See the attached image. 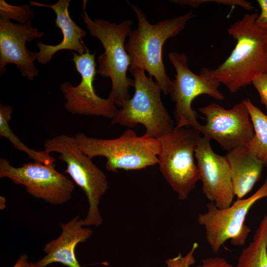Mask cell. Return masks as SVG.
I'll return each instance as SVG.
<instances>
[{
	"label": "cell",
	"mask_w": 267,
	"mask_h": 267,
	"mask_svg": "<svg viewBox=\"0 0 267 267\" xmlns=\"http://www.w3.org/2000/svg\"><path fill=\"white\" fill-rule=\"evenodd\" d=\"M267 197V178L252 195L237 199L227 208L220 209L212 202L207 204V211L198 215L197 222L204 228L206 239L214 254L228 240L234 246L245 244L251 232L245 223L246 216L257 202Z\"/></svg>",
	"instance_id": "obj_8"
},
{
	"label": "cell",
	"mask_w": 267,
	"mask_h": 267,
	"mask_svg": "<svg viewBox=\"0 0 267 267\" xmlns=\"http://www.w3.org/2000/svg\"><path fill=\"white\" fill-rule=\"evenodd\" d=\"M29 6L27 4L13 6L3 0H0V15L17 20L19 23H26L31 21L34 17V13Z\"/></svg>",
	"instance_id": "obj_21"
},
{
	"label": "cell",
	"mask_w": 267,
	"mask_h": 267,
	"mask_svg": "<svg viewBox=\"0 0 267 267\" xmlns=\"http://www.w3.org/2000/svg\"><path fill=\"white\" fill-rule=\"evenodd\" d=\"M198 246L197 242H194L185 256L179 253L176 257L167 259L165 262L167 267H190L195 263L194 255Z\"/></svg>",
	"instance_id": "obj_22"
},
{
	"label": "cell",
	"mask_w": 267,
	"mask_h": 267,
	"mask_svg": "<svg viewBox=\"0 0 267 267\" xmlns=\"http://www.w3.org/2000/svg\"><path fill=\"white\" fill-rule=\"evenodd\" d=\"M95 54V52L91 53L87 47L82 54L73 52L72 61L81 80L77 86L67 81L61 85L60 89L65 99L64 108L73 114L112 119L118 110L117 106L108 98L97 95L94 88L96 74Z\"/></svg>",
	"instance_id": "obj_11"
},
{
	"label": "cell",
	"mask_w": 267,
	"mask_h": 267,
	"mask_svg": "<svg viewBox=\"0 0 267 267\" xmlns=\"http://www.w3.org/2000/svg\"><path fill=\"white\" fill-rule=\"evenodd\" d=\"M198 110L206 121L201 133L216 140L227 152L248 146L254 136L253 125L243 100L230 109L213 103Z\"/></svg>",
	"instance_id": "obj_12"
},
{
	"label": "cell",
	"mask_w": 267,
	"mask_h": 267,
	"mask_svg": "<svg viewBox=\"0 0 267 267\" xmlns=\"http://www.w3.org/2000/svg\"><path fill=\"white\" fill-rule=\"evenodd\" d=\"M252 121L254 135L248 145L250 150L267 167V112H263L249 99L243 100Z\"/></svg>",
	"instance_id": "obj_19"
},
{
	"label": "cell",
	"mask_w": 267,
	"mask_h": 267,
	"mask_svg": "<svg viewBox=\"0 0 267 267\" xmlns=\"http://www.w3.org/2000/svg\"><path fill=\"white\" fill-rule=\"evenodd\" d=\"M28 262L27 255L23 254L19 258L13 267H24Z\"/></svg>",
	"instance_id": "obj_26"
},
{
	"label": "cell",
	"mask_w": 267,
	"mask_h": 267,
	"mask_svg": "<svg viewBox=\"0 0 267 267\" xmlns=\"http://www.w3.org/2000/svg\"><path fill=\"white\" fill-rule=\"evenodd\" d=\"M258 15L256 12L246 13L229 26L228 34L236 44L226 59L211 70L212 77L231 92L267 73V32L256 25Z\"/></svg>",
	"instance_id": "obj_1"
},
{
	"label": "cell",
	"mask_w": 267,
	"mask_h": 267,
	"mask_svg": "<svg viewBox=\"0 0 267 267\" xmlns=\"http://www.w3.org/2000/svg\"><path fill=\"white\" fill-rule=\"evenodd\" d=\"M225 156L230 169L234 195L237 199H242L260 180L264 164L248 146L228 151Z\"/></svg>",
	"instance_id": "obj_17"
},
{
	"label": "cell",
	"mask_w": 267,
	"mask_h": 267,
	"mask_svg": "<svg viewBox=\"0 0 267 267\" xmlns=\"http://www.w3.org/2000/svg\"><path fill=\"white\" fill-rule=\"evenodd\" d=\"M168 57L176 72L169 92L175 103L176 127L189 126L201 132L202 125L197 121V114L191 107L192 102L202 94L223 100L224 96L219 89L220 84L212 77L211 70L207 68H202L199 75L193 73L188 67L185 54L172 51L168 53Z\"/></svg>",
	"instance_id": "obj_9"
},
{
	"label": "cell",
	"mask_w": 267,
	"mask_h": 267,
	"mask_svg": "<svg viewBox=\"0 0 267 267\" xmlns=\"http://www.w3.org/2000/svg\"><path fill=\"white\" fill-rule=\"evenodd\" d=\"M44 150L48 153L57 152L59 159L65 163L64 173L71 177L86 194L89 209L83 219L84 226L98 227L103 220L99 210L102 197L108 189L106 176L79 148L74 136L60 134L46 140Z\"/></svg>",
	"instance_id": "obj_7"
},
{
	"label": "cell",
	"mask_w": 267,
	"mask_h": 267,
	"mask_svg": "<svg viewBox=\"0 0 267 267\" xmlns=\"http://www.w3.org/2000/svg\"><path fill=\"white\" fill-rule=\"evenodd\" d=\"M62 231L56 239L46 243L44 248L45 256L36 264L40 267L59 263L68 267H81L75 255V248L80 243L86 241L93 232L83 225V219L76 216L67 223H60Z\"/></svg>",
	"instance_id": "obj_16"
},
{
	"label": "cell",
	"mask_w": 267,
	"mask_h": 267,
	"mask_svg": "<svg viewBox=\"0 0 267 267\" xmlns=\"http://www.w3.org/2000/svg\"><path fill=\"white\" fill-rule=\"evenodd\" d=\"M195 267H235L225 259L221 257H209L202 261L201 264Z\"/></svg>",
	"instance_id": "obj_24"
},
{
	"label": "cell",
	"mask_w": 267,
	"mask_h": 267,
	"mask_svg": "<svg viewBox=\"0 0 267 267\" xmlns=\"http://www.w3.org/2000/svg\"><path fill=\"white\" fill-rule=\"evenodd\" d=\"M0 178L22 185L30 195L56 205L68 202L75 188L74 182L56 171L55 164L34 161L16 167L8 160L0 157Z\"/></svg>",
	"instance_id": "obj_10"
},
{
	"label": "cell",
	"mask_w": 267,
	"mask_h": 267,
	"mask_svg": "<svg viewBox=\"0 0 267 267\" xmlns=\"http://www.w3.org/2000/svg\"><path fill=\"white\" fill-rule=\"evenodd\" d=\"M70 1V0H58L52 5L30 1V5L52 9L56 14L55 25L60 29L63 35L62 40L56 45L46 44L42 42L37 43L39 48L37 52L38 62L45 64L51 60L57 52L63 50H75L79 54L86 51L87 46L83 44L82 39L86 36L87 32L71 19L68 10Z\"/></svg>",
	"instance_id": "obj_15"
},
{
	"label": "cell",
	"mask_w": 267,
	"mask_h": 267,
	"mask_svg": "<svg viewBox=\"0 0 267 267\" xmlns=\"http://www.w3.org/2000/svg\"><path fill=\"white\" fill-rule=\"evenodd\" d=\"M211 139L201 137L195 151L202 190L210 202L220 208H225L233 203L235 196L229 167L225 156L216 153Z\"/></svg>",
	"instance_id": "obj_13"
},
{
	"label": "cell",
	"mask_w": 267,
	"mask_h": 267,
	"mask_svg": "<svg viewBox=\"0 0 267 267\" xmlns=\"http://www.w3.org/2000/svg\"><path fill=\"white\" fill-rule=\"evenodd\" d=\"M74 137L80 149L90 158H105L108 171L141 170L158 164V139L145 134L138 136L130 129L113 139L91 137L83 133H76Z\"/></svg>",
	"instance_id": "obj_4"
},
{
	"label": "cell",
	"mask_w": 267,
	"mask_h": 267,
	"mask_svg": "<svg viewBox=\"0 0 267 267\" xmlns=\"http://www.w3.org/2000/svg\"><path fill=\"white\" fill-rule=\"evenodd\" d=\"M13 109L10 105L0 104V135L7 138L17 149L27 154L29 157L35 161L45 165L54 164L55 158L50 153L45 151H37L29 148L21 141L10 128L9 122L11 118Z\"/></svg>",
	"instance_id": "obj_20"
},
{
	"label": "cell",
	"mask_w": 267,
	"mask_h": 267,
	"mask_svg": "<svg viewBox=\"0 0 267 267\" xmlns=\"http://www.w3.org/2000/svg\"><path fill=\"white\" fill-rule=\"evenodd\" d=\"M130 71L134 78V94L118 109L111 124L129 128L140 124L145 129L144 134L158 139L175 127L163 103L161 89L144 70Z\"/></svg>",
	"instance_id": "obj_6"
},
{
	"label": "cell",
	"mask_w": 267,
	"mask_h": 267,
	"mask_svg": "<svg viewBox=\"0 0 267 267\" xmlns=\"http://www.w3.org/2000/svg\"><path fill=\"white\" fill-rule=\"evenodd\" d=\"M257 1L261 11L256 19V24L259 28L267 32V0H258Z\"/></svg>",
	"instance_id": "obj_25"
},
{
	"label": "cell",
	"mask_w": 267,
	"mask_h": 267,
	"mask_svg": "<svg viewBox=\"0 0 267 267\" xmlns=\"http://www.w3.org/2000/svg\"><path fill=\"white\" fill-rule=\"evenodd\" d=\"M235 267H267V215L261 221L252 240L242 250Z\"/></svg>",
	"instance_id": "obj_18"
},
{
	"label": "cell",
	"mask_w": 267,
	"mask_h": 267,
	"mask_svg": "<svg viewBox=\"0 0 267 267\" xmlns=\"http://www.w3.org/2000/svg\"><path fill=\"white\" fill-rule=\"evenodd\" d=\"M201 134L193 127L175 126L158 139L159 170L181 200L188 197L200 180L194 157Z\"/></svg>",
	"instance_id": "obj_5"
},
{
	"label": "cell",
	"mask_w": 267,
	"mask_h": 267,
	"mask_svg": "<svg viewBox=\"0 0 267 267\" xmlns=\"http://www.w3.org/2000/svg\"><path fill=\"white\" fill-rule=\"evenodd\" d=\"M44 33L32 27L31 21L13 23L7 17L0 15V75L5 72L8 64H15L21 75L32 81L39 71L34 62L37 52H32L26 43L44 36Z\"/></svg>",
	"instance_id": "obj_14"
},
{
	"label": "cell",
	"mask_w": 267,
	"mask_h": 267,
	"mask_svg": "<svg viewBox=\"0 0 267 267\" xmlns=\"http://www.w3.org/2000/svg\"><path fill=\"white\" fill-rule=\"evenodd\" d=\"M87 0H84L81 17L91 36L97 38L104 48V52L97 57L96 73L110 79L111 89L108 98L121 107L131 98L129 90L134 86V80L127 76L131 58L125 48V40L132 30L133 22L127 19L116 24L102 19L92 20L87 13Z\"/></svg>",
	"instance_id": "obj_3"
},
{
	"label": "cell",
	"mask_w": 267,
	"mask_h": 267,
	"mask_svg": "<svg viewBox=\"0 0 267 267\" xmlns=\"http://www.w3.org/2000/svg\"><path fill=\"white\" fill-rule=\"evenodd\" d=\"M24 267H40L36 264L32 262H28Z\"/></svg>",
	"instance_id": "obj_27"
},
{
	"label": "cell",
	"mask_w": 267,
	"mask_h": 267,
	"mask_svg": "<svg viewBox=\"0 0 267 267\" xmlns=\"http://www.w3.org/2000/svg\"><path fill=\"white\" fill-rule=\"evenodd\" d=\"M252 84L259 93L261 102L267 108V73L256 78Z\"/></svg>",
	"instance_id": "obj_23"
},
{
	"label": "cell",
	"mask_w": 267,
	"mask_h": 267,
	"mask_svg": "<svg viewBox=\"0 0 267 267\" xmlns=\"http://www.w3.org/2000/svg\"><path fill=\"white\" fill-rule=\"evenodd\" d=\"M138 21L136 29L131 30L125 48L131 58L129 71L139 69L154 78L165 95L169 94L172 81L167 75L162 59L166 41L178 36L195 15L192 11L178 17L150 23L139 7L128 2Z\"/></svg>",
	"instance_id": "obj_2"
}]
</instances>
